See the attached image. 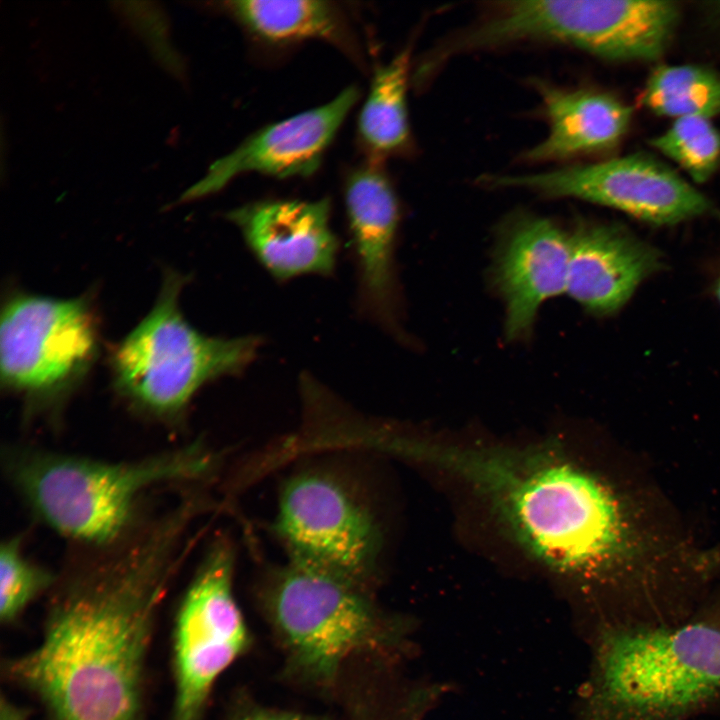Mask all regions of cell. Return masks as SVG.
<instances>
[{"mask_svg": "<svg viewBox=\"0 0 720 720\" xmlns=\"http://www.w3.org/2000/svg\"><path fill=\"white\" fill-rule=\"evenodd\" d=\"M234 720H320L290 712H279L266 709H252L238 715Z\"/></svg>", "mask_w": 720, "mask_h": 720, "instance_id": "603a6c76", "label": "cell"}, {"mask_svg": "<svg viewBox=\"0 0 720 720\" xmlns=\"http://www.w3.org/2000/svg\"><path fill=\"white\" fill-rule=\"evenodd\" d=\"M679 19L671 1L517 0L487 4L449 39L460 54L542 43L572 47L607 60H653L669 45Z\"/></svg>", "mask_w": 720, "mask_h": 720, "instance_id": "52a82bcc", "label": "cell"}, {"mask_svg": "<svg viewBox=\"0 0 720 720\" xmlns=\"http://www.w3.org/2000/svg\"><path fill=\"white\" fill-rule=\"evenodd\" d=\"M715 292L720 303V278L717 281Z\"/></svg>", "mask_w": 720, "mask_h": 720, "instance_id": "d4e9b609", "label": "cell"}, {"mask_svg": "<svg viewBox=\"0 0 720 720\" xmlns=\"http://www.w3.org/2000/svg\"><path fill=\"white\" fill-rule=\"evenodd\" d=\"M29 711L16 705L6 696L2 695L0 700V720H29Z\"/></svg>", "mask_w": 720, "mask_h": 720, "instance_id": "cb8c5ba5", "label": "cell"}, {"mask_svg": "<svg viewBox=\"0 0 720 720\" xmlns=\"http://www.w3.org/2000/svg\"><path fill=\"white\" fill-rule=\"evenodd\" d=\"M652 145L697 182L708 180L720 165V133L708 118H678Z\"/></svg>", "mask_w": 720, "mask_h": 720, "instance_id": "7402d4cb", "label": "cell"}, {"mask_svg": "<svg viewBox=\"0 0 720 720\" xmlns=\"http://www.w3.org/2000/svg\"><path fill=\"white\" fill-rule=\"evenodd\" d=\"M57 577L25 553L22 536L4 540L0 548L1 623L14 624L32 602L51 591Z\"/></svg>", "mask_w": 720, "mask_h": 720, "instance_id": "44dd1931", "label": "cell"}, {"mask_svg": "<svg viewBox=\"0 0 720 720\" xmlns=\"http://www.w3.org/2000/svg\"><path fill=\"white\" fill-rule=\"evenodd\" d=\"M404 455L457 475L538 560L566 573L598 569L618 552L623 522L610 490L562 453L408 439Z\"/></svg>", "mask_w": 720, "mask_h": 720, "instance_id": "7a4b0ae2", "label": "cell"}, {"mask_svg": "<svg viewBox=\"0 0 720 720\" xmlns=\"http://www.w3.org/2000/svg\"><path fill=\"white\" fill-rule=\"evenodd\" d=\"M202 536L195 511L173 502L119 541L79 549L47 594L39 643L2 664L42 720H148L158 613Z\"/></svg>", "mask_w": 720, "mask_h": 720, "instance_id": "6da1fadb", "label": "cell"}, {"mask_svg": "<svg viewBox=\"0 0 720 720\" xmlns=\"http://www.w3.org/2000/svg\"><path fill=\"white\" fill-rule=\"evenodd\" d=\"M569 254V232L552 220L527 215L511 225L495 264L509 339L526 336L540 306L566 293Z\"/></svg>", "mask_w": 720, "mask_h": 720, "instance_id": "5bb4252c", "label": "cell"}, {"mask_svg": "<svg viewBox=\"0 0 720 720\" xmlns=\"http://www.w3.org/2000/svg\"><path fill=\"white\" fill-rule=\"evenodd\" d=\"M4 457L8 480L30 512L79 549L121 540L147 517L143 504L153 491L205 485L219 465L200 440L126 461L32 446L10 447Z\"/></svg>", "mask_w": 720, "mask_h": 720, "instance_id": "3957f363", "label": "cell"}, {"mask_svg": "<svg viewBox=\"0 0 720 720\" xmlns=\"http://www.w3.org/2000/svg\"><path fill=\"white\" fill-rule=\"evenodd\" d=\"M590 720H684L720 696V622L635 625L600 642Z\"/></svg>", "mask_w": 720, "mask_h": 720, "instance_id": "277c9868", "label": "cell"}, {"mask_svg": "<svg viewBox=\"0 0 720 720\" xmlns=\"http://www.w3.org/2000/svg\"><path fill=\"white\" fill-rule=\"evenodd\" d=\"M98 351V319L87 296L15 292L3 304L1 385L31 411L58 409L87 376Z\"/></svg>", "mask_w": 720, "mask_h": 720, "instance_id": "ba28073f", "label": "cell"}, {"mask_svg": "<svg viewBox=\"0 0 720 720\" xmlns=\"http://www.w3.org/2000/svg\"><path fill=\"white\" fill-rule=\"evenodd\" d=\"M185 281L181 273L166 271L152 309L109 356L119 397L136 412L167 423L183 418L204 385L244 370L260 346L254 336L213 337L190 325L179 306Z\"/></svg>", "mask_w": 720, "mask_h": 720, "instance_id": "5b68a950", "label": "cell"}, {"mask_svg": "<svg viewBox=\"0 0 720 720\" xmlns=\"http://www.w3.org/2000/svg\"><path fill=\"white\" fill-rule=\"evenodd\" d=\"M369 720H374V719H369Z\"/></svg>", "mask_w": 720, "mask_h": 720, "instance_id": "484cf974", "label": "cell"}, {"mask_svg": "<svg viewBox=\"0 0 720 720\" xmlns=\"http://www.w3.org/2000/svg\"><path fill=\"white\" fill-rule=\"evenodd\" d=\"M358 97V89L348 87L324 105L261 128L215 164L198 192L216 190L247 172L277 178L313 174Z\"/></svg>", "mask_w": 720, "mask_h": 720, "instance_id": "4fadbf2b", "label": "cell"}, {"mask_svg": "<svg viewBox=\"0 0 720 720\" xmlns=\"http://www.w3.org/2000/svg\"><path fill=\"white\" fill-rule=\"evenodd\" d=\"M235 19L254 37L270 44L323 40L357 56L342 11L319 0H244L228 3Z\"/></svg>", "mask_w": 720, "mask_h": 720, "instance_id": "ac0fdd59", "label": "cell"}, {"mask_svg": "<svg viewBox=\"0 0 720 720\" xmlns=\"http://www.w3.org/2000/svg\"><path fill=\"white\" fill-rule=\"evenodd\" d=\"M235 554L224 537L204 552L178 604L172 637L170 720H201L220 675L247 649L234 590Z\"/></svg>", "mask_w": 720, "mask_h": 720, "instance_id": "9c48e42d", "label": "cell"}, {"mask_svg": "<svg viewBox=\"0 0 720 720\" xmlns=\"http://www.w3.org/2000/svg\"><path fill=\"white\" fill-rule=\"evenodd\" d=\"M546 137L526 150L521 159L546 163L608 150L626 133L632 110L617 98L589 89L562 88L536 80Z\"/></svg>", "mask_w": 720, "mask_h": 720, "instance_id": "e0dca14e", "label": "cell"}, {"mask_svg": "<svg viewBox=\"0 0 720 720\" xmlns=\"http://www.w3.org/2000/svg\"><path fill=\"white\" fill-rule=\"evenodd\" d=\"M273 531L290 561L373 584L379 526L360 495L334 473L292 475L280 491Z\"/></svg>", "mask_w": 720, "mask_h": 720, "instance_id": "30bf717a", "label": "cell"}, {"mask_svg": "<svg viewBox=\"0 0 720 720\" xmlns=\"http://www.w3.org/2000/svg\"><path fill=\"white\" fill-rule=\"evenodd\" d=\"M330 201L264 200L230 212L247 246L276 279L329 275L339 249Z\"/></svg>", "mask_w": 720, "mask_h": 720, "instance_id": "7c38bea8", "label": "cell"}, {"mask_svg": "<svg viewBox=\"0 0 720 720\" xmlns=\"http://www.w3.org/2000/svg\"><path fill=\"white\" fill-rule=\"evenodd\" d=\"M479 183L549 198H576L656 225L677 224L714 210L709 199L673 170L640 154L537 173L486 175Z\"/></svg>", "mask_w": 720, "mask_h": 720, "instance_id": "8fae6325", "label": "cell"}, {"mask_svg": "<svg viewBox=\"0 0 720 720\" xmlns=\"http://www.w3.org/2000/svg\"><path fill=\"white\" fill-rule=\"evenodd\" d=\"M411 47L377 68L363 103L358 132L361 142L377 158L402 152L410 143L407 85Z\"/></svg>", "mask_w": 720, "mask_h": 720, "instance_id": "d6986e66", "label": "cell"}, {"mask_svg": "<svg viewBox=\"0 0 720 720\" xmlns=\"http://www.w3.org/2000/svg\"><path fill=\"white\" fill-rule=\"evenodd\" d=\"M345 204L360 275L361 298L384 324L393 321V253L399 223L396 194L376 163L356 169L345 186Z\"/></svg>", "mask_w": 720, "mask_h": 720, "instance_id": "2e32d148", "label": "cell"}, {"mask_svg": "<svg viewBox=\"0 0 720 720\" xmlns=\"http://www.w3.org/2000/svg\"><path fill=\"white\" fill-rule=\"evenodd\" d=\"M569 240L566 293L595 315L621 309L663 266L656 248L614 224L580 223Z\"/></svg>", "mask_w": 720, "mask_h": 720, "instance_id": "9a60e30c", "label": "cell"}, {"mask_svg": "<svg viewBox=\"0 0 720 720\" xmlns=\"http://www.w3.org/2000/svg\"><path fill=\"white\" fill-rule=\"evenodd\" d=\"M642 103L658 115L709 119L720 113V75L692 65L658 67L646 83Z\"/></svg>", "mask_w": 720, "mask_h": 720, "instance_id": "ffe728a7", "label": "cell"}, {"mask_svg": "<svg viewBox=\"0 0 720 720\" xmlns=\"http://www.w3.org/2000/svg\"><path fill=\"white\" fill-rule=\"evenodd\" d=\"M260 599L289 668L315 685H332L351 658L393 643L369 584L289 560L266 574Z\"/></svg>", "mask_w": 720, "mask_h": 720, "instance_id": "8992f818", "label": "cell"}]
</instances>
